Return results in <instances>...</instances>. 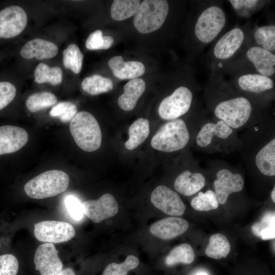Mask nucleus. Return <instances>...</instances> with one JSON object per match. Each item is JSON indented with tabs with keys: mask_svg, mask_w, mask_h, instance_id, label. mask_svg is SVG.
<instances>
[{
	"mask_svg": "<svg viewBox=\"0 0 275 275\" xmlns=\"http://www.w3.org/2000/svg\"><path fill=\"white\" fill-rule=\"evenodd\" d=\"M238 151L245 166L265 177L275 176V124L272 119L245 130Z\"/></svg>",
	"mask_w": 275,
	"mask_h": 275,
	"instance_id": "1",
	"label": "nucleus"
},
{
	"mask_svg": "<svg viewBox=\"0 0 275 275\" xmlns=\"http://www.w3.org/2000/svg\"><path fill=\"white\" fill-rule=\"evenodd\" d=\"M207 101L213 117L237 131L248 129L269 118L250 99L236 92L210 94Z\"/></svg>",
	"mask_w": 275,
	"mask_h": 275,
	"instance_id": "2",
	"label": "nucleus"
},
{
	"mask_svg": "<svg viewBox=\"0 0 275 275\" xmlns=\"http://www.w3.org/2000/svg\"><path fill=\"white\" fill-rule=\"evenodd\" d=\"M237 132L222 120L202 116L192 145L207 154L238 151L242 142Z\"/></svg>",
	"mask_w": 275,
	"mask_h": 275,
	"instance_id": "3",
	"label": "nucleus"
},
{
	"mask_svg": "<svg viewBox=\"0 0 275 275\" xmlns=\"http://www.w3.org/2000/svg\"><path fill=\"white\" fill-rule=\"evenodd\" d=\"M202 117L200 116L191 124L180 118L167 121L152 138V147L165 153H173L186 149L193 144Z\"/></svg>",
	"mask_w": 275,
	"mask_h": 275,
	"instance_id": "4",
	"label": "nucleus"
},
{
	"mask_svg": "<svg viewBox=\"0 0 275 275\" xmlns=\"http://www.w3.org/2000/svg\"><path fill=\"white\" fill-rule=\"evenodd\" d=\"M208 171L213 173L214 191L219 204L227 203L229 197L241 192L244 186V178L235 166L222 160L209 161Z\"/></svg>",
	"mask_w": 275,
	"mask_h": 275,
	"instance_id": "5",
	"label": "nucleus"
},
{
	"mask_svg": "<svg viewBox=\"0 0 275 275\" xmlns=\"http://www.w3.org/2000/svg\"><path fill=\"white\" fill-rule=\"evenodd\" d=\"M70 131L76 145L84 151L91 152L100 148L101 130L91 113L86 111L77 113L70 122Z\"/></svg>",
	"mask_w": 275,
	"mask_h": 275,
	"instance_id": "6",
	"label": "nucleus"
},
{
	"mask_svg": "<svg viewBox=\"0 0 275 275\" xmlns=\"http://www.w3.org/2000/svg\"><path fill=\"white\" fill-rule=\"evenodd\" d=\"M68 174L59 170L44 172L28 181L24 190L28 196L35 199L52 197L65 191L69 184Z\"/></svg>",
	"mask_w": 275,
	"mask_h": 275,
	"instance_id": "7",
	"label": "nucleus"
},
{
	"mask_svg": "<svg viewBox=\"0 0 275 275\" xmlns=\"http://www.w3.org/2000/svg\"><path fill=\"white\" fill-rule=\"evenodd\" d=\"M169 6L164 0H145L133 18L136 30L142 34H148L159 29L167 17Z\"/></svg>",
	"mask_w": 275,
	"mask_h": 275,
	"instance_id": "8",
	"label": "nucleus"
},
{
	"mask_svg": "<svg viewBox=\"0 0 275 275\" xmlns=\"http://www.w3.org/2000/svg\"><path fill=\"white\" fill-rule=\"evenodd\" d=\"M226 22L225 13L221 7H207L198 17L195 25V35L199 41L208 44L219 35Z\"/></svg>",
	"mask_w": 275,
	"mask_h": 275,
	"instance_id": "9",
	"label": "nucleus"
},
{
	"mask_svg": "<svg viewBox=\"0 0 275 275\" xmlns=\"http://www.w3.org/2000/svg\"><path fill=\"white\" fill-rule=\"evenodd\" d=\"M186 167L176 177L174 187L178 193L190 196L199 192L206 185V171L201 167L199 160L190 152Z\"/></svg>",
	"mask_w": 275,
	"mask_h": 275,
	"instance_id": "10",
	"label": "nucleus"
},
{
	"mask_svg": "<svg viewBox=\"0 0 275 275\" xmlns=\"http://www.w3.org/2000/svg\"><path fill=\"white\" fill-rule=\"evenodd\" d=\"M193 99L194 94L189 88L179 87L161 101L158 115L161 119L167 121L180 118L189 112Z\"/></svg>",
	"mask_w": 275,
	"mask_h": 275,
	"instance_id": "11",
	"label": "nucleus"
},
{
	"mask_svg": "<svg viewBox=\"0 0 275 275\" xmlns=\"http://www.w3.org/2000/svg\"><path fill=\"white\" fill-rule=\"evenodd\" d=\"M34 235L40 241L57 243L66 242L74 237L76 232L69 223L56 221H44L34 225Z\"/></svg>",
	"mask_w": 275,
	"mask_h": 275,
	"instance_id": "12",
	"label": "nucleus"
},
{
	"mask_svg": "<svg viewBox=\"0 0 275 275\" xmlns=\"http://www.w3.org/2000/svg\"><path fill=\"white\" fill-rule=\"evenodd\" d=\"M28 16L18 6H10L0 11V38L10 39L21 34L25 29Z\"/></svg>",
	"mask_w": 275,
	"mask_h": 275,
	"instance_id": "13",
	"label": "nucleus"
},
{
	"mask_svg": "<svg viewBox=\"0 0 275 275\" xmlns=\"http://www.w3.org/2000/svg\"><path fill=\"white\" fill-rule=\"evenodd\" d=\"M150 200L155 207L170 215L180 216L185 210L178 194L166 185L157 186L151 193Z\"/></svg>",
	"mask_w": 275,
	"mask_h": 275,
	"instance_id": "14",
	"label": "nucleus"
},
{
	"mask_svg": "<svg viewBox=\"0 0 275 275\" xmlns=\"http://www.w3.org/2000/svg\"><path fill=\"white\" fill-rule=\"evenodd\" d=\"M84 214L95 223L114 216L119 211L115 197L105 194L97 200H88L82 203Z\"/></svg>",
	"mask_w": 275,
	"mask_h": 275,
	"instance_id": "15",
	"label": "nucleus"
},
{
	"mask_svg": "<svg viewBox=\"0 0 275 275\" xmlns=\"http://www.w3.org/2000/svg\"><path fill=\"white\" fill-rule=\"evenodd\" d=\"M59 252L53 243L40 245L34 255L35 269L41 275H53L61 270L63 265L59 257Z\"/></svg>",
	"mask_w": 275,
	"mask_h": 275,
	"instance_id": "16",
	"label": "nucleus"
},
{
	"mask_svg": "<svg viewBox=\"0 0 275 275\" xmlns=\"http://www.w3.org/2000/svg\"><path fill=\"white\" fill-rule=\"evenodd\" d=\"M237 86L243 95L253 96V100L256 103L257 96L259 98L261 95L273 90L274 81L270 77L258 73H248L241 75L238 78Z\"/></svg>",
	"mask_w": 275,
	"mask_h": 275,
	"instance_id": "17",
	"label": "nucleus"
},
{
	"mask_svg": "<svg viewBox=\"0 0 275 275\" xmlns=\"http://www.w3.org/2000/svg\"><path fill=\"white\" fill-rule=\"evenodd\" d=\"M28 139V132L21 127L0 126V155L18 151L26 144Z\"/></svg>",
	"mask_w": 275,
	"mask_h": 275,
	"instance_id": "18",
	"label": "nucleus"
},
{
	"mask_svg": "<svg viewBox=\"0 0 275 275\" xmlns=\"http://www.w3.org/2000/svg\"><path fill=\"white\" fill-rule=\"evenodd\" d=\"M244 39V33L239 28H235L225 34L215 44L213 53L218 60L231 58L239 50Z\"/></svg>",
	"mask_w": 275,
	"mask_h": 275,
	"instance_id": "19",
	"label": "nucleus"
},
{
	"mask_svg": "<svg viewBox=\"0 0 275 275\" xmlns=\"http://www.w3.org/2000/svg\"><path fill=\"white\" fill-rule=\"evenodd\" d=\"M188 228V223L184 219L171 216L152 224L149 231L153 236L163 240H169L185 233Z\"/></svg>",
	"mask_w": 275,
	"mask_h": 275,
	"instance_id": "20",
	"label": "nucleus"
},
{
	"mask_svg": "<svg viewBox=\"0 0 275 275\" xmlns=\"http://www.w3.org/2000/svg\"><path fill=\"white\" fill-rule=\"evenodd\" d=\"M58 47L53 43L40 38L27 42L21 48L20 53L26 59L35 58L39 60L49 59L56 56Z\"/></svg>",
	"mask_w": 275,
	"mask_h": 275,
	"instance_id": "21",
	"label": "nucleus"
},
{
	"mask_svg": "<svg viewBox=\"0 0 275 275\" xmlns=\"http://www.w3.org/2000/svg\"><path fill=\"white\" fill-rule=\"evenodd\" d=\"M246 57L258 74L267 77L274 74L275 56L272 52L260 46H254L248 49Z\"/></svg>",
	"mask_w": 275,
	"mask_h": 275,
	"instance_id": "22",
	"label": "nucleus"
},
{
	"mask_svg": "<svg viewBox=\"0 0 275 275\" xmlns=\"http://www.w3.org/2000/svg\"><path fill=\"white\" fill-rule=\"evenodd\" d=\"M108 65L113 74L120 79H133L142 76L145 71L144 64L138 61L124 62L122 56H115Z\"/></svg>",
	"mask_w": 275,
	"mask_h": 275,
	"instance_id": "23",
	"label": "nucleus"
},
{
	"mask_svg": "<svg viewBox=\"0 0 275 275\" xmlns=\"http://www.w3.org/2000/svg\"><path fill=\"white\" fill-rule=\"evenodd\" d=\"M146 89L145 81L142 78L131 79L124 86V93L118 100L119 107L125 111L134 108Z\"/></svg>",
	"mask_w": 275,
	"mask_h": 275,
	"instance_id": "24",
	"label": "nucleus"
},
{
	"mask_svg": "<svg viewBox=\"0 0 275 275\" xmlns=\"http://www.w3.org/2000/svg\"><path fill=\"white\" fill-rule=\"evenodd\" d=\"M149 132L148 120L143 118L136 119L129 126V138L125 143L126 148L129 150L135 149L147 139Z\"/></svg>",
	"mask_w": 275,
	"mask_h": 275,
	"instance_id": "25",
	"label": "nucleus"
},
{
	"mask_svg": "<svg viewBox=\"0 0 275 275\" xmlns=\"http://www.w3.org/2000/svg\"><path fill=\"white\" fill-rule=\"evenodd\" d=\"M252 233L263 240L274 239L275 237V214L274 212L268 211L260 221L252 226Z\"/></svg>",
	"mask_w": 275,
	"mask_h": 275,
	"instance_id": "26",
	"label": "nucleus"
},
{
	"mask_svg": "<svg viewBox=\"0 0 275 275\" xmlns=\"http://www.w3.org/2000/svg\"><path fill=\"white\" fill-rule=\"evenodd\" d=\"M231 250V245L227 238L221 233L211 236L206 250V255L214 259L226 258Z\"/></svg>",
	"mask_w": 275,
	"mask_h": 275,
	"instance_id": "27",
	"label": "nucleus"
},
{
	"mask_svg": "<svg viewBox=\"0 0 275 275\" xmlns=\"http://www.w3.org/2000/svg\"><path fill=\"white\" fill-rule=\"evenodd\" d=\"M82 90L91 95L106 93L113 89L112 80L98 74H94L85 78L81 82Z\"/></svg>",
	"mask_w": 275,
	"mask_h": 275,
	"instance_id": "28",
	"label": "nucleus"
},
{
	"mask_svg": "<svg viewBox=\"0 0 275 275\" xmlns=\"http://www.w3.org/2000/svg\"><path fill=\"white\" fill-rule=\"evenodd\" d=\"M140 4L139 0H115L111 6V17L117 21L127 19L135 14Z\"/></svg>",
	"mask_w": 275,
	"mask_h": 275,
	"instance_id": "29",
	"label": "nucleus"
},
{
	"mask_svg": "<svg viewBox=\"0 0 275 275\" xmlns=\"http://www.w3.org/2000/svg\"><path fill=\"white\" fill-rule=\"evenodd\" d=\"M34 77L37 83L48 82L51 85L57 86L62 81L63 72L59 67H50L46 64L41 63L35 70Z\"/></svg>",
	"mask_w": 275,
	"mask_h": 275,
	"instance_id": "30",
	"label": "nucleus"
},
{
	"mask_svg": "<svg viewBox=\"0 0 275 275\" xmlns=\"http://www.w3.org/2000/svg\"><path fill=\"white\" fill-rule=\"evenodd\" d=\"M195 254L191 246L188 243L181 244L173 249L165 259L168 266H173L177 263L190 264L193 262Z\"/></svg>",
	"mask_w": 275,
	"mask_h": 275,
	"instance_id": "31",
	"label": "nucleus"
},
{
	"mask_svg": "<svg viewBox=\"0 0 275 275\" xmlns=\"http://www.w3.org/2000/svg\"><path fill=\"white\" fill-rule=\"evenodd\" d=\"M57 102L56 96L48 92L34 93L27 98L25 104L28 110L36 113L55 105Z\"/></svg>",
	"mask_w": 275,
	"mask_h": 275,
	"instance_id": "32",
	"label": "nucleus"
},
{
	"mask_svg": "<svg viewBox=\"0 0 275 275\" xmlns=\"http://www.w3.org/2000/svg\"><path fill=\"white\" fill-rule=\"evenodd\" d=\"M190 205L197 211H208L217 209L219 203L214 190L208 189L205 192H198L192 199Z\"/></svg>",
	"mask_w": 275,
	"mask_h": 275,
	"instance_id": "33",
	"label": "nucleus"
},
{
	"mask_svg": "<svg viewBox=\"0 0 275 275\" xmlns=\"http://www.w3.org/2000/svg\"><path fill=\"white\" fill-rule=\"evenodd\" d=\"M63 54L65 68L70 69L75 74L79 73L84 59V55L79 47L74 43L70 44L63 51Z\"/></svg>",
	"mask_w": 275,
	"mask_h": 275,
	"instance_id": "34",
	"label": "nucleus"
},
{
	"mask_svg": "<svg viewBox=\"0 0 275 275\" xmlns=\"http://www.w3.org/2000/svg\"><path fill=\"white\" fill-rule=\"evenodd\" d=\"M254 37L258 46L272 52L274 51V25H264L257 28L254 32Z\"/></svg>",
	"mask_w": 275,
	"mask_h": 275,
	"instance_id": "35",
	"label": "nucleus"
},
{
	"mask_svg": "<svg viewBox=\"0 0 275 275\" xmlns=\"http://www.w3.org/2000/svg\"><path fill=\"white\" fill-rule=\"evenodd\" d=\"M139 264V260L136 257L129 255L122 263L109 264L102 275H127L128 271L137 267Z\"/></svg>",
	"mask_w": 275,
	"mask_h": 275,
	"instance_id": "36",
	"label": "nucleus"
},
{
	"mask_svg": "<svg viewBox=\"0 0 275 275\" xmlns=\"http://www.w3.org/2000/svg\"><path fill=\"white\" fill-rule=\"evenodd\" d=\"M77 113V106L69 101H63L55 104L50 111L52 117L58 118L63 123L71 122Z\"/></svg>",
	"mask_w": 275,
	"mask_h": 275,
	"instance_id": "37",
	"label": "nucleus"
},
{
	"mask_svg": "<svg viewBox=\"0 0 275 275\" xmlns=\"http://www.w3.org/2000/svg\"><path fill=\"white\" fill-rule=\"evenodd\" d=\"M114 43V39L109 36H103L101 30H96L89 36L86 47L89 50L107 49Z\"/></svg>",
	"mask_w": 275,
	"mask_h": 275,
	"instance_id": "38",
	"label": "nucleus"
},
{
	"mask_svg": "<svg viewBox=\"0 0 275 275\" xmlns=\"http://www.w3.org/2000/svg\"><path fill=\"white\" fill-rule=\"evenodd\" d=\"M19 263L16 256L10 253L0 255V275H17Z\"/></svg>",
	"mask_w": 275,
	"mask_h": 275,
	"instance_id": "39",
	"label": "nucleus"
},
{
	"mask_svg": "<svg viewBox=\"0 0 275 275\" xmlns=\"http://www.w3.org/2000/svg\"><path fill=\"white\" fill-rule=\"evenodd\" d=\"M16 94L15 86L8 81H0V111L14 99Z\"/></svg>",
	"mask_w": 275,
	"mask_h": 275,
	"instance_id": "40",
	"label": "nucleus"
},
{
	"mask_svg": "<svg viewBox=\"0 0 275 275\" xmlns=\"http://www.w3.org/2000/svg\"><path fill=\"white\" fill-rule=\"evenodd\" d=\"M65 204L71 217L75 220L79 221L84 214L82 203L75 197L69 195L65 199Z\"/></svg>",
	"mask_w": 275,
	"mask_h": 275,
	"instance_id": "41",
	"label": "nucleus"
},
{
	"mask_svg": "<svg viewBox=\"0 0 275 275\" xmlns=\"http://www.w3.org/2000/svg\"><path fill=\"white\" fill-rule=\"evenodd\" d=\"M258 1L256 0H230L229 2L232 7L236 10L242 11L252 10L254 9L258 4Z\"/></svg>",
	"mask_w": 275,
	"mask_h": 275,
	"instance_id": "42",
	"label": "nucleus"
},
{
	"mask_svg": "<svg viewBox=\"0 0 275 275\" xmlns=\"http://www.w3.org/2000/svg\"><path fill=\"white\" fill-rule=\"evenodd\" d=\"M53 275H76L73 270L71 268L62 269Z\"/></svg>",
	"mask_w": 275,
	"mask_h": 275,
	"instance_id": "43",
	"label": "nucleus"
},
{
	"mask_svg": "<svg viewBox=\"0 0 275 275\" xmlns=\"http://www.w3.org/2000/svg\"><path fill=\"white\" fill-rule=\"evenodd\" d=\"M270 197L273 203H275V186H273V187L272 188L271 193H270Z\"/></svg>",
	"mask_w": 275,
	"mask_h": 275,
	"instance_id": "44",
	"label": "nucleus"
},
{
	"mask_svg": "<svg viewBox=\"0 0 275 275\" xmlns=\"http://www.w3.org/2000/svg\"><path fill=\"white\" fill-rule=\"evenodd\" d=\"M196 275H208L206 272H198Z\"/></svg>",
	"mask_w": 275,
	"mask_h": 275,
	"instance_id": "45",
	"label": "nucleus"
},
{
	"mask_svg": "<svg viewBox=\"0 0 275 275\" xmlns=\"http://www.w3.org/2000/svg\"><path fill=\"white\" fill-rule=\"evenodd\" d=\"M1 248H2V244H1V242L0 241V250H1Z\"/></svg>",
	"mask_w": 275,
	"mask_h": 275,
	"instance_id": "46",
	"label": "nucleus"
}]
</instances>
